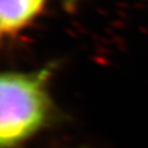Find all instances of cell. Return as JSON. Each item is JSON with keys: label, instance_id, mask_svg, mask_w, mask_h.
<instances>
[{"label": "cell", "instance_id": "1", "mask_svg": "<svg viewBox=\"0 0 148 148\" xmlns=\"http://www.w3.org/2000/svg\"><path fill=\"white\" fill-rule=\"evenodd\" d=\"M49 69L36 72H4L0 79V143L14 148L46 123L49 113Z\"/></svg>", "mask_w": 148, "mask_h": 148}, {"label": "cell", "instance_id": "2", "mask_svg": "<svg viewBox=\"0 0 148 148\" xmlns=\"http://www.w3.org/2000/svg\"><path fill=\"white\" fill-rule=\"evenodd\" d=\"M46 0H0V30L13 35L30 23L43 10Z\"/></svg>", "mask_w": 148, "mask_h": 148}]
</instances>
